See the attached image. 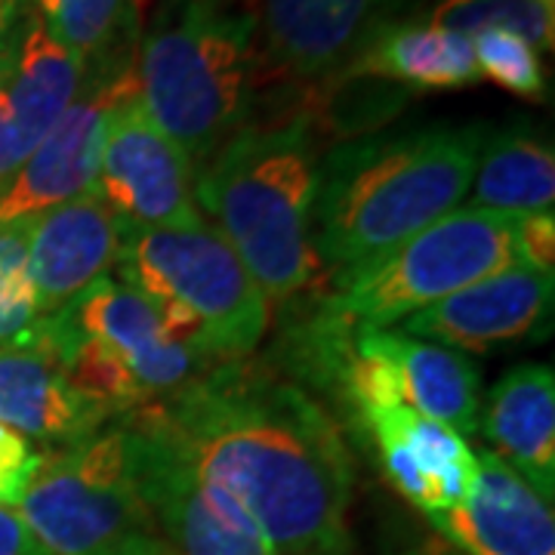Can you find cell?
Wrapping results in <instances>:
<instances>
[{
  "label": "cell",
  "instance_id": "cell-1",
  "mask_svg": "<svg viewBox=\"0 0 555 555\" xmlns=\"http://www.w3.org/2000/svg\"><path fill=\"white\" fill-rule=\"evenodd\" d=\"M142 411L278 555H349L352 456L299 383L250 358L219 361Z\"/></svg>",
  "mask_w": 555,
  "mask_h": 555
},
{
  "label": "cell",
  "instance_id": "cell-2",
  "mask_svg": "<svg viewBox=\"0 0 555 555\" xmlns=\"http://www.w3.org/2000/svg\"><path fill=\"white\" fill-rule=\"evenodd\" d=\"M485 124L361 133L321 155L312 250L331 275L392 250L469 195Z\"/></svg>",
  "mask_w": 555,
  "mask_h": 555
},
{
  "label": "cell",
  "instance_id": "cell-3",
  "mask_svg": "<svg viewBox=\"0 0 555 555\" xmlns=\"http://www.w3.org/2000/svg\"><path fill=\"white\" fill-rule=\"evenodd\" d=\"M315 112L291 105L254 115L195 179V198L219 222L262 297L287 306L312 284L321 142Z\"/></svg>",
  "mask_w": 555,
  "mask_h": 555
},
{
  "label": "cell",
  "instance_id": "cell-4",
  "mask_svg": "<svg viewBox=\"0 0 555 555\" xmlns=\"http://www.w3.org/2000/svg\"><path fill=\"white\" fill-rule=\"evenodd\" d=\"M145 115L173 139L195 179L257 115L259 20L232 0H164L137 40Z\"/></svg>",
  "mask_w": 555,
  "mask_h": 555
},
{
  "label": "cell",
  "instance_id": "cell-5",
  "mask_svg": "<svg viewBox=\"0 0 555 555\" xmlns=\"http://www.w3.org/2000/svg\"><path fill=\"white\" fill-rule=\"evenodd\" d=\"M513 266H521L518 217L456 207L392 250L334 272L306 321L331 334L389 331Z\"/></svg>",
  "mask_w": 555,
  "mask_h": 555
},
{
  "label": "cell",
  "instance_id": "cell-6",
  "mask_svg": "<svg viewBox=\"0 0 555 555\" xmlns=\"http://www.w3.org/2000/svg\"><path fill=\"white\" fill-rule=\"evenodd\" d=\"M115 275L149 297L170 337L214 364L247 358L269 331V299L207 219L120 232Z\"/></svg>",
  "mask_w": 555,
  "mask_h": 555
},
{
  "label": "cell",
  "instance_id": "cell-7",
  "mask_svg": "<svg viewBox=\"0 0 555 555\" xmlns=\"http://www.w3.org/2000/svg\"><path fill=\"white\" fill-rule=\"evenodd\" d=\"M16 513L50 555H170L130 476L120 420L43 454Z\"/></svg>",
  "mask_w": 555,
  "mask_h": 555
},
{
  "label": "cell",
  "instance_id": "cell-8",
  "mask_svg": "<svg viewBox=\"0 0 555 555\" xmlns=\"http://www.w3.org/2000/svg\"><path fill=\"white\" fill-rule=\"evenodd\" d=\"M127 466L170 555H278L232 496L201 476L142 408L118 416Z\"/></svg>",
  "mask_w": 555,
  "mask_h": 555
},
{
  "label": "cell",
  "instance_id": "cell-9",
  "mask_svg": "<svg viewBox=\"0 0 555 555\" xmlns=\"http://www.w3.org/2000/svg\"><path fill=\"white\" fill-rule=\"evenodd\" d=\"M96 192L120 232L195 225L204 219L192 164L145 115L139 93L108 120Z\"/></svg>",
  "mask_w": 555,
  "mask_h": 555
},
{
  "label": "cell",
  "instance_id": "cell-10",
  "mask_svg": "<svg viewBox=\"0 0 555 555\" xmlns=\"http://www.w3.org/2000/svg\"><path fill=\"white\" fill-rule=\"evenodd\" d=\"M40 327L56 337L96 343L100 349L112 352L133 374L149 404L173 396L207 367H214L210 358L167 334L149 297L112 275L93 281L60 312L40 318Z\"/></svg>",
  "mask_w": 555,
  "mask_h": 555
},
{
  "label": "cell",
  "instance_id": "cell-11",
  "mask_svg": "<svg viewBox=\"0 0 555 555\" xmlns=\"http://www.w3.org/2000/svg\"><path fill=\"white\" fill-rule=\"evenodd\" d=\"M133 62L105 72H87L78 100L40 139L38 149L22 160L16 177L0 195V225L38 217L96 189L108 120L118 105L139 93Z\"/></svg>",
  "mask_w": 555,
  "mask_h": 555
},
{
  "label": "cell",
  "instance_id": "cell-12",
  "mask_svg": "<svg viewBox=\"0 0 555 555\" xmlns=\"http://www.w3.org/2000/svg\"><path fill=\"white\" fill-rule=\"evenodd\" d=\"M426 0H262V75L324 83L356 62L371 40L420 16Z\"/></svg>",
  "mask_w": 555,
  "mask_h": 555
},
{
  "label": "cell",
  "instance_id": "cell-13",
  "mask_svg": "<svg viewBox=\"0 0 555 555\" xmlns=\"http://www.w3.org/2000/svg\"><path fill=\"white\" fill-rule=\"evenodd\" d=\"M553 272L513 266L401 321L396 331L448 349L488 352L550 334Z\"/></svg>",
  "mask_w": 555,
  "mask_h": 555
},
{
  "label": "cell",
  "instance_id": "cell-14",
  "mask_svg": "<svg viewBox=\"0 0 555 555\" xmlns=\"http://www.w3.org/2000/svg\"><path fill=\"white\" fill-rule=\"evenodd\" d=\"M356 426L374 444L389 485L426 518L454 509L476 491L478 456L454 429L408 404L364 414Z\"/></svg>",
  "mask_w": 555,
  "mask_h": 555
},
{
  "label": "cell",
  "instance_id": "cell-15",
  "mask_svg": "<svg viewBox=\"0 0 555 555\" xmlns=\"http://www.w3.org/2000/svg\"><path fill=\"white\" fill-rule=\"evenodd\" d=\"M476 456V491L429 518L433 528L456 555H555L553 503L494 451Z\"/></svg>",
  "mask_w": 555,
  "mask_h": 555
},
{
  "label": "cell",
  "instance_id": "cell-16",
  "mask_svg": "<svg viewBox=\"0 0 555 555\" xmlns=\"http://www.w3.org/2000/svg\"><path fill=\"white\" fill-rule=\"evenodd\" d=\"M118 250V222L96 189L38 214L28 244V275L38 315L60 312L93 281L112 275Z\"/></svg>",
  "mask_w": 555,
  "mask_h": 555
},
{
  "label": "cell",
  "instance_id": "cell-17",
  "mask_svg": "<svg viewBox=\"0 0 555 555\" xmlns=\"http://www.w3.org/2000/svg\"><path fill=\"white\" fill-rule=\"evenodd\" d=\"M87 68L78 53L25 3L7 43V93L13 112V155L28 158L80 96Z\"/></svg>",
  "mask_w": 555,
  "mask_h": 555
},
{
  "label": "cell",
  "instance_id": "cell-18",
  "mask_svg": "<svg viewBox=\"0 0 555 555\" xmlns=\"http://www.w3.org/2000/svg\"><path fill=\"white\" fill-rule=\"evenodd\" d=\"M118 416L68 386L40 349H0V423L28 441L68 448Z\"/></svg>",
  "mask_w": 555,
  "mask_h": 555
},
{
  "label": "cell",
  "instance_id": "cell-19",
  "mask_svg": "<svg viewBox=\"0 0 555 555\" xmlns=\"http://www.w3.org/2000/svg\"><path fill=\"white\" fill-rule=\"evenodd\" d=\"M485 436L518 476L553 503L555 494V377L550 364H518L496 379L481 411Z\"/></svg>",
  "mask_w": 555,
  "mask_h": 555
},
{
  "label": "cell",
  "instance_id": "cell-20",
  "mask_svg": "<svg viewBox=\"0 0 555 555\" xmlns=\"http://www.w3.org/2000/svg\"><path fill=\"white\" fill-rule=\"evenodd\" d=\"M337 78L389 80L404 90H463L478 83L481 72L473 38L408 20L371 40Z\"/></svg>",
  "mask_w": 555,
  "mask_h": 555
},
{
  "label": "cell",
  "instance_id": "cell-21",
  "mask_svg": "<svg viewBox=\"0 0 555 555\" xmlns=\"http://www.w3.org/2000/svg\"><path fill=\"white\" fill-rule=\"evenodd\" d=\"M379 346L396 367L404 404L426 420L469 436L481 420L478 367L456 349L408 337L396 327L377 331Z\"/></svg>",
  "mask_w": 555,
  "mask_h": 555
},
{
  "label": "cell",
  "instance_id": "cell-22",
  "mask_svg": "<svg viewBox=\"0 0 555 555\" xmlns=\"http://www.w3.org/2000/svg\"><path fill=\"white\" fill-rule=\"evenodd\" d=\"M555 204V155L550 137L518 120L491 130L469 185V207L506 217L550 214Z\"/></svg>",
  "mask_w": 555,
  "mask_h": 555
},
{
  "label": "cell",
  "instance_id": "cell-23",
  "mask_svg": "<svg viewBox=\"0 0 555 555\" xmlns=\"http://www.w3.org/2000/svg\"><path fill=\"white\" fill-rule=\"evenodd\" d=\"M50 31L65 40L87 72L120 68L137 60V0H25Z\"/></svg>",
  "mask_w": 555,
  "mask_h": 555
},
{
  "label": "cell",
  "instance_id": "cell-24",
  "mask_svg": "<svg viewBox=\"0 0 555 555\" xmlns=\"http://www.w3.org/2000/svg\"><path fill=\"white\" fill-rule=\"evenodd\" d=\"M414 20L460 31L466 38H476L488 28H503L537 50H553L555 43V7L540 0H436Z\"/></svg>",
  "mask_w": 555,
  "mask_h": 555
},
{
  "label": "cell",
  "instance_id": "cell-25",
  "mask_svg": "<svg viewBox=\"0 0 555 555\" xmlns=\"http://www.w3.org/2000/svg\"><path fill=\"white\" fill-rule=\"evenodd\" d=\"M35 217L0 225V349H35L40 315L28 275Z\"/></svg>",
  "mask_w": 555,
  "mask_h": 555
},
{
  "label": "cell",
  "instance_id": "cell-26",
  "mask_svg": "<svg viewBox=\"0 0 555 555\" xmlns=\"http://www.w3.org/2000/svg\"><path fill=\"white\" fill-rule=\"evenodd\" d=\"M473 50L481 78L494 80L521 100H546L550 80L540 62V50L528 40L503 28H488L473 38Z\"/></svg>",
  "mask_w": 555,
  "mask_h": 555
},
{
  "label": "cell",
  "instance_id": "cell-27",
  "mask_svg": "<svg viewBox=\"0 0 555 555\" xmlns=\"http://www.w3.org/2000/svg\"><path fill=\"white\" fill-rule=\"evenodd\" d=\"M43 454L16 429L0 423V506L16 509L38 473Z\"/></svg>",
  "mask_w": 555,
  "mask_h": 555
},
{
  "label": "cell",
  "instance_id": "cell-28",
  "mask_svg": "<svg viewBox=\"0 0 555 555\" xmlns=\"http://www.w3.org/2000/svg\"><path fill=\"white\" fill-rule=\"evenodd\" d=\"M518 247H521V266L537 272H553L555 259V217L550 214H531L518 217Z\"/></svg>",
  "mask_w": 555,
  "mask_h": 555
},
{
  "label": "cell",
  "instance_id": "cell-29",
  "mask_svg": "<svg viewBox=\"0 0 555 555\" xmlns=\"http://www.w3.org/2000/svg\"><path fill=\"white\" fill-rule=\"evenodd\" d=\"M16 170L20 164L13 155V112H10V93H7V47H3L0 53V195L7 192Z\"/></svg>",
  "mask_w": 555,
  "mask_h": 555
},
{
  "label": "cell",
  "instance_id": "cell-30",
  "mask_svg": "<svg viewBox=\"0 0 555 555\" xmlns=\"http://www.w3.org/2000/svg\"><path fill=\"white\" fill-rule=\"evenodd\" d=\"M0 555H50L16 509L0 506Z\"/></svg>",
  "mask_w": 555,
  "mask_h": 555
},
{
  "label": "cell",
  "instance_id": "cell-31",
  "mask_svg": "<svg viewBox=\"0 0 555 555\" xmlns=\"http://www.w3.org/2000/svg\"><path fill=\"white\" fill-rule=\"evenodd\" d=\"M22 10H25V0H0V53L10 43V35L20 22Z\"/></svg>",
  "mask_w": 555,
  "mask_h": 555
},
{
  "label": "cell",
  "instance_id": "cell-32",
  "mask_svg": "<svg viewBox=\"0 0 555 555\" xmlns=\"http://www.w3.org/2000/svg\"><path fill=\"white\" fill-rule=\"evenodd\" d=\"M396 555H448L444 553V546H420V550H401Z\"/></svg>",
  "mask_w": 555,
  "mask_h": 555
},
{
  "label": "cell",
  "instance_id": "cell-33",
  "mask_svg": "<svg viewBox=\"0 0 555 555\" xmlns=\"http://www.w3.org/2000/svg\"><path fill=\"white\" fill-rule=\"evenodd\" d=\"M540 3H546V7H555V0H540Z\"/></svg>",
  "mask_w": 555,
  "mask_h": 555
},
{
  "label": "cell",
  "instance_id": "cell-34",
  "mask_svg": "<svg viewBox=\"0 0 555 555\" xmlns=\"http://www.w3.org/2000/svg\"><path fill=\"white\" fill-rule=\"evenodd\" d=\"M444 553H448V555H456L454 550H451V546H444Z\"/></svg>",
  "mask_w": 555,
  "mask_h": 555
},
{
  "label": "cell",
  "instance_id": "cell-35",
  "mask_svg": "<svg viewBox=\"0 0 555 555\" xmlns=\"http://www.w3.org/2000/svg\"><path fill=\"white\" fill-rule=\"evenodd\" d=\"M137 3H139V0H137Z\"/></svg>",
  "mask_w": 555,
  "mask_h": 555
}]
</instances>
